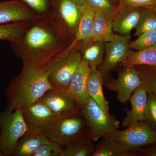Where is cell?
Masks as SVG:
<instances>
[{
    "mask_svg": "<svg viewBox=\"0 0 156 156\" xmlns=\"http://www.w3.org/2000/svg\"><path fill=\"white\" fill-rule=\"evenodd\" d=\"M72 42L51 14L30 22L21 37L11 44L14 54L23 62L43 68Z\"/></svg>",
    "mask_w": 156,
    "mask_h": 156,
    "instance_id": "obj_1",
    "label": "cell"
},
{
    "mask_svg": "<svg viewBox=\"0 0 156 156\" xmlns=\"http://www.w3.org/2000/svg\"><path fill=\"white\" fill-rule=\"evenodd\" d=\"M22 70L9 83L6 89L9 111L26 107L39 101L48 91L53 89L43 68L23 62Z\"/></svg>",
    "mask_w": 156,
    "mask_h": 156,
    "instance_id": "obj_2",
    "label": "cell"
},
{
    "mask_svg": "<svg viewBox=\"0 0 156 156\" xmlns=\"http://www.w3.org/2000/svg\"><path fill=\"white\" fill-rule=\"evenodd\" d=\"M82 59L80 47L74 41L50 58L43 69L53 88L68 89L71 80Z\"/></svg>",
    "mask_w": 156,
    "mask_h": 156,
    "instance_id": "obj_3",
    "label": "cell"
},
{
    "mask_svg": "<svg viewBox=\"0 0 156 156\" xmlns=\"http://www.w3.org/2000/svg\"><path fill=\"white\" fill-rule=\"evenodd\" d=\"M44 135L51 141L66 147L89 135V128L80 109L61 117Z\"/></svg>",
    "mask_w": 156,
    "mask_h": 156,
    "instance_id": "obj_4",
    "label": "cell"
},
{
    "mask_svg": "<svg viewBox=\"0 0 156 156\" xmlns=\"http://www.w3.org/2000/svg\"><path fill=\"white\" fill-rule=\"evenodd\" d=\"M28 131L21 109L0 112V146L5 156H13L17 141Z\"/></svg>",
    "mask_w": 156,
    "mask_h": 156,
    "instance_id": "obj_5",
    "label": "cell"
},
{
    "mask_svg": "<svg viewBox=\"0 0 156 156\" xmlns=\"http://www.w3.org/2000/svg\"><path fill=\"white\" fill-rule=\"evenodd\" d=\"M89 128V135L93 142L118 129L120 122L114 115L103 110L91 97L80 109Z\"/></svg>",
    "mask_w": 156,
    "mask_h": 156,
    "instance_id": "obj_6",
    "label": "cell"
},
{
    "mask_svg": "<svg viewBox=\"0 0 156 156\" xmlns=\"http://www.w3.org/2000/svg\"><path fill=\"white\" fill-rule=\"evenodd\" d=\"M108 135L124 149L135 154L141 148L156 144V132L143 121L128 126L124 130L117 129Z\"/></svg>",
    "mask_w": 156,
    "mask_h": 156,
    "instance_id": "obj_7",
    "label": "cell"
},
{
    "mask_svg": "<svg viewBox=\"0 0 156 156\" xmlns=\"http://www.w3.org/2000/svg\"><path fill=\"white\" fill-rule=\"evenodd\" d=\"M83 5L74 0H53L51 14L72 41L75 38Z\"/></svg>",
    "mask_w": 156,
    "mask_h": 156,
    "instance_id": "obj_8",
    "label": "cell"
},
{
    "mask_svg": "<svg viewBox=\"0 0 156 156\" xmlns=\"http://www.w3.org/2000/svg\"><path fill=\"white\" fill-rule=\"evenodd\" d=\"M143 81L135 66L123 67L116 79L104 81V86L107 90L117 93V98L120 103L126 104L131 95L142 86Z\"/></svg>",
    "mask_w": 156,
    "mask_h": 156,
    "instance_id": "obj_9",
    "label": "cell"
},
{
    "mask_svg": "<svg viewBox=\"0 0 156 156\" xmlns=\"http://www.w3.org/2000/svg\"><path fill=\"white\" fill-rule=\"evenodd\" d=\"M29 132L44 134L56 124L60 117L44 104L37 102L21 109Z\"/></svg>",
    "mask_w": 156,
    "mask_h": 156,
    "instance_id": "obj_10",
    "label": "cell"
},
{
    "mask_svg": "<svg viewBox=\"0 0 156 156\" xmlns=\"http://www.w3.org/2000/svg\"><path fill=\"white\" fill-rule=\"evenodd\" d=\"M130 35H115L112 41L105 42V55L102 63L98 69L105 75L126 58L129 51Z\"/></svg>",
    "mask_w": 156,
    "mask_h": 156,
    "instance_id": "obj_11",
    "label": "cell"
},
{
    "mask_svg": "<svg viewBox=\"0 0 156 156\" xmlns=\"http://www.w3.org/2000/svg\"><path fill=\"white\" fill-rule=\"evenodd\" d=\"M58 117H62L79 109L68 89L53 88L40 99Z\"/></svg>",
    "mask_w": 156,
    "mask_h": 156,
    "instance_id": "obj_12",
    "label": "cell"
},
{
    "mask_svg": "<svg viewBox=\"0 0 156 156\" xmlns=\"http://www.w3.org/2000/svg\"><path fill=\"white\" fill-rule=\"evenodd\" d=\"M39 17L27 6L17 0L0 2V24L31 22Z\"/></svg>",
    "mask_w": 156,
    "mask_h": 156,
    "instance_id": "obj_13",
    "label": "cell"
},
{
    "mask_svg": "<svg viewBox=\"0 0 156 156\" xmlns=\"http://www.w3.org/2000/svg\"><path fill=\"white\" fill-rule=\"evenodd\" d=\"M90 71L88 62L83 58L80 64L71 80L68 89L79 109L82 108L86 105L89 97L87 83Z\"/></svg>",
    "mask_w": 156,
    "mask_h": 156,
    "instance_id": "obj_14",
    "label": "cell"
},
{
    "mask_svg": "<svg viewBox=\"0 0 156 156\" xmlns=\"http://www.w3.org/2000/svg\"><path fill=\"white\" fill-rule=\"evenodd\" d=\"M146 8L120 7L112 20L113 30L128 36L138 24Z\"/></svg>",
    "mask_w": 156,
    "mask_h": 156,
    "instance_id": "obj_15",
    "label": "cell"
},
{
    "mask_svg": "<svg viewBox=\"0 0 156 156\" xmlns=\"http://www.w3.org/2000/svg\"><path fill=\"white\" fill-rule=\"evenodd\" d=\"M148 100V91L143 85L137 88L133 92L129 101L131 104V110L124 108L126 116L123 119L122 126L128 127L136 122L143 121Z\"/></svg>",
    "mask_w": 156,
    "mask_h": 156,
    "instance_id": "obj_16",
    "label": "cell"
},
{
    "mask_svg": "<svg viewBox=\"0 0 156 156\" xmlns=\"http://www.w3.org/2000/svg\"><path fill=\"white\" fill-rule=\"evenodd\" d=\"M83 58L88 62L91 70H96L103 61L105 42L93 41L91 39L78 42Z\"/></svg>",
    "mask_w": 156,
    "mask_h": 156,
    "instance_id": "obj_17",
    "label": "cell"
},
{
    "mask_svg": "<svg viewBox=\"0 0 156 156\" xmlns=\"http://www.w3.org/2000/svg\"><path fill=\"white\" fill-rule=\"evenodd\" d=\"M103 74L98 69L91 70L88 78L87 90L89 97L98 104L103 110L109 112L108 101L104 94Z\"/></svg>",
    "mask_w": 156,
    "mask_h": 156,
    "instance_id": "obj_18",
    "label": "cell"
},
{
    "mask_svg": "<svg viewBox=\"0 0 156 156\" xmlns=\"http://www.w3.org/2000/svg\"><path fill=\"white\" fill-rule=\"evenodd\" d=\"M50 140L44 134L27 132L17 141L13 156H32L41 145Z\"/></svg>",
    "mask_w": 156,
    "mask_h": 156,
    "instance_id": "obj_19",
    "label": "cell"
},
{
    "mask_svg": "<svg viewBox=\"0 0 156 156\" xmlns=\"http://www.w3.org/2000/svg\"><path fill=\"white\" fill-rule=\"evenodd\" d=\"M120 64L123 67L141 65L156 66V44L143 50H130L126 58Z\"/></svg>",
    "mask_w": 156,
    "mask_h": 156,
    "instance_id": "obj_20",
    "label": "cell"
},
{
    "mask_svg": "<svg viewBox=\"0 0 156 156\" xmlns=\"http://www.w3.org/2000/svg\"><path fill=\"white\" fill-rule=\"evenodd\" d=\"M112 22L103 13L95 12L91 40L105 42L112 40L115 34L113 33Z\"/></svg>",
    "mask_w": 156,
    "mask_h": 156,
    "instance_id": "obj_21",
    "label": "cell"
},
{
    "mask_svg": "<svg viewBox=\"0 0 156 156\" xmlns=\"http://www.w3.org/2000/svg\"><path fill=\"white\" fill-rule=\"evenodd\" d=\"M91 156H136V154L124 149L108 135H106L95 145Z\"/></svg>",
    "mask_w": 156,
    "mask_h": 156,
    "instance_id": "obj_22",
    "label": "cell"
},
{
    "mask_svg": "<svg viewBox=\"0 0 156 156\" xmlns=\"http://www.w3.org/2000/svg\"><path fill=\"white\" fill-rule=\"evenodd\" d=\"M95 13V11L89 6L86 4L83 5V12L74 41L78 43L91 38Z\"/></svg>",
    "mask_w": 156,
    "mask_h": 156,
    "instance_id": "obj_23",
    "label": "cell"
},
{
    "mask_svg": "<svg viewBox=\"0 0 156 156\" xmlns=\"http://www.w3.org/2000/svg\"><path fill=\"white\" fill-rule=\"evenodd\" d=\"M89 135L72 143L62 149L60 156H91L95 144Z\"/></svg>",
    "mask_w": 156,
    "mask_h": 156,
    "instance_id": "obj_24",
    "label": "cell"
},
{
    "mask_svg": "<svg viewBox=\"0 0 156 156\" xmlns=\"http://www.w3.org/2000/svg\"><path fill=\"white\" fill-rule=\"evenodd\" d=\"M30 22H15L0 24V41H8L11 43L16 42L22 35Z\"/></svg>",
    "mask_w": 156,
    "mask_h": 156,
    "instance_id": "obj_25",
    "label": "cell"
},
{
    "mask_svg": "<svg viewBox=\"0 0 156 156\" xmlns=\"http://www.w3.org/2000/svg\"><path fill=\"white\" fill-rule=\"evenodd\" d=\"M135 36H139L147 31L156 30V7H147L135 27Z\"/></svg>",
    "mask_w": 156,
    "mask_h": 156,
    "instance_id": "obj_26",
    "label": "cell"
},
{
    "mask_svg": "<svg viewBox=\"0 0 156 156\" xmlns=\"http://www.w3.org/2000/svg\"><path fill=\"white\" fill-rule=\"evenodd\" d=\"M31 9L39 17L51 15L53 9V0H17Z\"/></svg>",
    "mask_w": 156,
    "mask_h": 156,
    "instance_id": "obj_27",
    "label": "cell"
},
{
    "mask_svg": "<svg viewBox=\"0 0 156 156\" xmlns=\"http://www.w3.org/2000/svg\"><path fill=\"white\" fill-rule=\"evenodd\" d=\"M87 5L92 8L95 12L98 11L103 13L108 19L112 20L119 10L114 6L109 0H85Z\"/></svg>",
    "mask_w": 156,
    "mask_h": 156,
    "instance_id": "obj_28",
    "label": "cell"
},
{
    "mask_svg": "<svg viewBox=\"0 0 156 156\" xmlns=\"http://www.w3.org/2000/svg\"><path fill=\"white\" fill-rule=\"evenodd\" d=\"M156 44V30L147 31L138 36L135 41L129 44V48L141 50Z\"/></svg>",
    "mask_w": 156,
    "mask_h": 156,
    "instance_id": "obj_29",
    "label": "cell"
},
{
    "mask_svg": "<svg viewBox=\"0 0 156 156\" xmlns=\"http://www.w3.org/2000/svg\"><path fill=\"white\" fill-rule=\"evenodd\" d=\"M144 122L156 132V95L148 92V100Z\"/></svg>",
    "mask_w": 156,
    "mask_h": 156,
    "instance_id": "obj_30",
    "label": "cell"
},
{
    "mask_svg": "<svg viewBox=\"0 0 156 156\" xmlns=\"http://www.w3.org/2000/svg\"><path fill=\"white\" fill-rule=\"evenodd\" d=\"M61 146L57 143L50 140L41 145L32 156H60Z\"/></svg>",
    "mask_w": 156,
    "mask_h": 156,
    "instance_id": "obj_31",
    "label": "cell"
},
{
    "mask_svg": "<svg viewBox=\"0 0 156 156\" xmlns=\"http://www.w3.org/2000/svg\"><path fill=\"white\" fill-rule=\"evenodd\" d=\"M119 7L133 8L156 7V0H120Z\"/></svg>",
    "mask_w": 156,
    "mask_h": 156,
    "instance_id": "obj_32",
    "label": "cell"
},
{
    "mask_svg": "<svg viewBox=\"0 0 156 156\" xmlns=\"http://www.w3.org/2000/svg\"><path fill=\"white\" fill-rule=\"evenodd\" d=\"M140 74L143 81V85L146 87L148 92H152L156 95V73L148 76Z\"/></svg>",
    "mask_w": 156,
    "mask_h": 156,
    "instance_id": "obj_33",
    "label": "cell"
},
{
    "mask_svg": "<svg viewBox=\"0 0 156 156\" xmlns=\"http://www.w3.org/2000/svg\"><path fill=\"white\" fill-rule=\"evenodd\" d=\"M156 146L153 147L148 149H143L140 148L136 152V155L137 154L140 153L141 154H144V155L149 156H156Z\"/></svg>",
    "mask_w": 156,
    "mask_h": 156,
    "instance_id": "obj_34",
    "label": "cell"
},
{
    "mask_svg": "<svg viewBox=\"0 0 156 156\" xmlns=\"http://www.w3.org/2000/svg\"><path fill=\"white\" fill-rule=\"evenodd\" d=\"M74 1H75L77 3L81 5H83L85 3V0H74Z\"/></svg>",
    "mask_w": 156,
    "mask_h": 156,
    "instance_id": "obj_35",
    "label": "cell"
},
{
    "mask_svg": "<svg viewBox=\"0 0 156 156\" xmlns=\"http://www.w3.org/2000/svg\"><path fill=\"white\" fill-rule=\"evenodd\" d=\"M0 156H5L3 151H2V148H1V146H0Z\"/></svg>",
    "mask_w": 156,
    "mask_h": 156,
    "instance_id": "obj_36",
    "label": "cell"
}]
</instances>
